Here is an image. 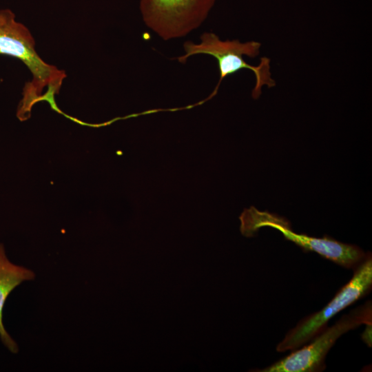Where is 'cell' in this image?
<instances>
[{"mask_svg":"<svg viewBox=\"0 0 372 372\" xmlns=\"http://www.w3.org/2000/svg\"><path fill=\"white\" fill-rule=\"evenodd\" d=\"M372 324H366L365 329L362 333V339L369 347H371Z\"/></svg>","mask_w":372,"mask_h":372,"instance_id":"8","label":"cell"},{"mask_svg":"<svg viewBox=\"0 0 372 372\" xmlns=\"http://www.w3.org/2000/svg\"><path fill=\"white\" fill-rule=\"evenodd\" d=\"M216 0H140L146 26L165 41L182 38L199 28Z\"/></svg>","mask_w":372,"mask_h":372,"instance_id":"6","label":"cell"},{"mask_svg":"<svg viewBox=\"0 0 372 372\" xmlns=\"http://www.w3.org/2000/svg\"><path fill=\"white\" fill-rule=\"evenodd\" d=\"M371 302L367 301L343 315L331 327H325L311 341L293 350L287 356L260 372H319L326 365L324 360L336 340L345 333L362 324H372Z\"/></svg>","mask_w":372,"mask_h":372,"instance_id":"5","label":"cell"},{"mask_svg":"<svg viewBox=\"0 0 372 372\" xmlns=\"http://www.w3.org/2000/svg\"><path fill=\"white\" fill-rule=\"evenodd\" d=\"M260 48L261 43L258 41L242 43L237 39L223 41L213 32H204L201 34L198 43L185 41L183 44L185 54L176 59L183 64L185 63L190 56L199 54L210 55L216 59L219 80L207 99L216 94L225 78L243 69L251 70L255 76L256 84L251 95L254 99H258L263 86L270 88L276 85V81L271 76L269 58L262 57L258 65H249L243 58L244 56L249 58L258 56Z\"/></svg>","mask_w":372,"mask_h":372,"instance_id":"2","label":"cell"},{"mask_svg":"<svg viewBox=\"0 0 372 372\" xmlns=\"http://www.w3.org/2000/svg\"><path fill=\"white\" fill-rule=\"evenodd\" d=\"M0 55L20 60L32 75L23 90V99L17 115L23 118L35 102L41 101V92L48 87L42 100L50 101L59 93L66 74L63 70L45 63L35 50V41L27 27L18 22L9 9H0Z\"/></svg>","mask_w":372,"mask_h":372,"instance_id":"1","label":"cell"},{"mask_svg":"<svg viewBox=\"0 0 372 372\" xmlns=\"http://www.w3.org/2000/svg\"><path fill=\"white\" fill-rule=\"evenodd\" d=\"M239 218L241 223L240 232L246 237L253 236L262 227H272L304 251H314L347 269H353L367 255L355 245L341 242L329 236L315 238L296 233L285 218L267 211H259L254 207L245 209Z\"/></svg>","mask_w":372,"mask_h":372,"instance_id":"3","label":"cell"},{"mask_svg":"<svg viewBox=\"0 0 372 372\" xmlns=\"http://www.w3.org/2000/svg\"><path fill=\"white\" fill-rule=\"evenodd\" d=\"M34 277V273L30 269L12 263L6 255L3 245L0 243V338L13 353H17L19 348L4 327L3 307L8 296L17 287L24 281L33 280Z\"/></svg>","mask_w":372,"mask_h":372,"instance_id":"7","label":"cell"},{"mask_svg":"<svg viewBox=\"0 0 372 372\" xmlns=\"http://www.w3.org/2000/svg\"><path fill=\"white\" fill-rule=\"evenodd\" d=\"M353 275L321 310L301 320L289 331L277 345L278 352L298 349L309 341L327 327L335 315L366 296L372 288V257L366 258L353 269Z\"/></svg>","mask_w":372,"mask_h":372,"instance_id":"4","label":"cell"}]
</instances>
